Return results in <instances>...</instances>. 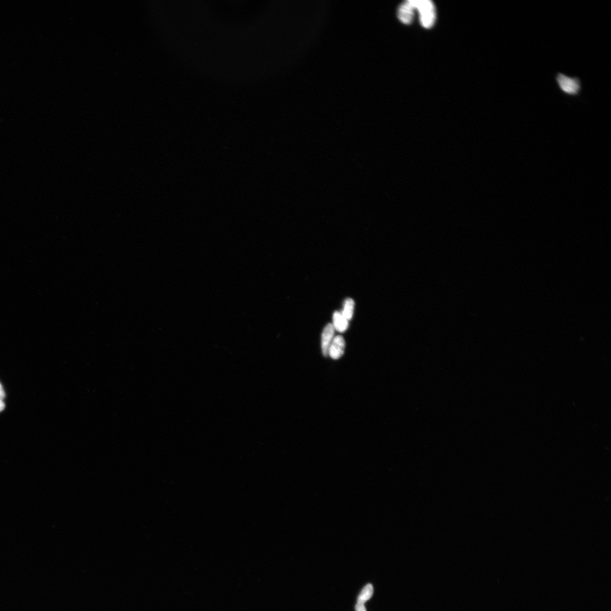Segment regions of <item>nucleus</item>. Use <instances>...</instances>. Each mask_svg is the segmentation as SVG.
Here are the masks:
<instances>
[{"label":"nucleus","mask_w":611,"mask_h":611,"mask_svg":"<svg viewBox=\"0 0 611 611\" xmlns=\"http://www.w3.org/2000/svg\"><path fill=\"white\" fill-rule=\"evenodd\" d=\"M555 82L561 94L570 98L580 97L583 92V82L580 77L570 76L564 73H556Z\"/></svg>","instance_id":"f257e3e1"},{"label":"nucleus","mask_w":611,"mask_h":611,"mask_svg":"<svg viewBox=\"0 0 611 611\" xmlns=\"http://www.w3.org/2000/svg\"><path fill=\"white\" fill-rule=\"evenodd\" d=\"M416 10H418L423 27L430 28L435 24V7L430 0H412Z\"/></svg>","instance_id":"f03ea898"},{"label":"nucleus","mask_w":611,"mask_h":611,"mask_svg":"<svg viewBox=\"0 0 611 611\" xmlns=\"http://www.w3.org/2000/svg\"><path fill=\"white\" fill-rule=\"evenodd\" d=\"M415 8L412 0L404 2L398 9V18L402 23L408 25L414 19Z\"/></svg>","instance_id":"7ed1b4c3"},{"label":"nucleus","mask_w":611,"mask_h":611,"mask_svg":"<svg viewBox=\"0 0 611 611\" xmlns=\"http://www.w3.org/2000/svg\"><path fill=\"white\" fill-rule=\"evenodd\" d=\"M345 348L344 338L341 336H337L333 338L331 343L329 356L333 359H338L343 356Z\"/></svg>","instance_id":"20e7f679"},{"label":"nucleus","mask_w":611,"mask_h":611,"mask_svg":"<svg viewBox=\"0 0 611 611\" xmlns=\"http://www.w3.org/2000/svg\"><path fill=\"white\" fill-rule=\"evenodd\" d=\"M334 329L332 324H329L324 329L322 337V349L325 356H329V349L333 340Z\"/></svg>","instance_id":"39448f33"},{"label":"nucleus","mask_w":611,"mask_h":611,"mask_svg":"<svg viewBox=\"0 0 611 611\" xmlns=\"http://www.w3.org/2000/svg\"><path fill=\"white\" fill-rule=\"evenodd\" d=\"M333 327L338 332H344L348 329L349 323L348 320L346 319L342 313L336 311L334 312L333 316Z\"/></svg>","instance_id":"423d86ee"},{"label":"nucleus","mask_w":611,"mask_h":611,"mask_svg":"<svg viewBox=\"0 0 611 611\" xmlns=\"http://www.w3.org/2000/svg\"><path fill=\"white\" fill-rule=\"evenodd\" d=\"M373 594L374 587L373 585L371 584L367 585L360 592L358 599H357V603H360V604H365V603L373 597Z\"/></svg>","instance_id":"0eeeda50"},{"label":"nucleus","mask_w":611,"mask_h":611,"mask_svg":"<svg viewBox=\"0 0 611 611\" xmlns=\"http://www.w3.org/2000/svg\"><path fill=\"white\" fill-rule=\"evenodd\" d=\"M355 301L351 299H347L345 301L344 310L342 311V314L347 319L348 321L351 320L353 317V312H354Z\"/></svg>","instance_id":"6e6552de"},{"label":"nucleus","mask_w":611,"mask_h":611,"mask_svg":"<svg viewBox=\"0 0 611 611\" xmlns=\"http://www.w3.org/2000/svg\"><path fill=\"white\" fill-rule=\"evenodd\" d=\"M356 611H366V609L364 604L357 603L356 606Z\"/></svg>","instance_id":"1a4fd4ad"},{"label":"nucleus","mask_w":611,"mask_h":611,"mask_svg":"<svg viewBox=\"0 0 611 611\" xmlns=\"http://www.w3.org/2000/svg\"><path fill=\"white\" fill-rule=\"evenodd\" d=\"M5 397V392L4 391H3V389L2 385L1 384V383H0V401H3V400L4 399Z\"/></svg>","instance_id":"9d476101"},{"label":"nucleus","mask_w":611,"mask_h":611,"mask_svg":"<svg viewBox=\"0 0 611 611\" xmlns=\"http://www.w3.org/2000/svg\"><path fill=\"white\" fill-rule=\"evenodd\" d=\"M5 405L3 401H0V412L4 410Z\"/></svg>","instance_id":"9b49d317"}]
</instances>
